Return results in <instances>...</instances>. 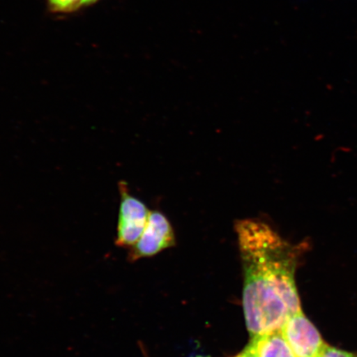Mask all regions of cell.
Wrapping results in <instances>:
<instances>
[{"mask_svg": "<svg viewBox=\"0 0 357 357\" xmlns=\"http://www.w3.org/2000/svg\"><path fill=\"white\" fill-rule=\"evenodd\" d=\"M176 243L175 231L167 216L160 211H151L141 238L129 249L128 260L133 262L154 257L164 250L174 247Z\"/></svg>", "mask_w": 357, "mask_h": 357, "instance_id": "obj_3", "label": "cell"}, {"mask_svg": "<svg viewBox=\"0 0 357 357\" xmlns=\"http://www.w3.org/2000/svg\"><path fill=\"white\" fill-rule=\"evenodd\" d=\"M245 348L257 357H297L281 331L252 337Z\"/></svg>", "mask_w": 357, "mask_h": 357, "instance_id": "obj_5", "label": "cell"}, {"mask_svg": "<svg viewBox=\"0 0 357 357\" xmlns=\"http://www.w3.org/2000/svg\"><path fill=\"white\" fill-rule=\"evenodd\" d=\"M236 357H257L255 355H253L251 351H249L247 348L242 352V354H240Z\"/></svg>", "mask_w": 357, "mask_h": 357, "instance_id": "obj_8", "label": "cell"}, {"mask_svg": "<svg viewBox=\"0 0 357 357\" xmlns=\"http://www.w3.org/2000/svg\"><path fill=\"white\" fill-rule=\"evenodd\" d=\"M319 357H357L356 352H349L339 348L326 345Z\"/></svg>", "mask_w": 357, "mask_h": 357, "instance_id": "obj_7", "label": "cell"}, {"mask_svg": "<svg viewBox=\"0 0 357 357\" xmlns=\"http://www.w3.org/2000/svg\"><path fill=\"white\" fill-rule=\"evenodd\" d=\"M281 332L297 357H319L327 345L303 312L289 316Z\"/></svg>", "mask_w": 357, "mask_h": 357, "instance_id": "obj_4", "label": "cell"}, {"mask_svg": "<svg viewBox=\"0 0 357 357\" xmlns=\"http://www.w3.org/2000/svg\"><path fill=\"white\" fill-rule=\"evenodd\" d=\"M244 273L243 307L251 337L281 331L289 316L302 312L296 274L301 245L284 240L266 222H235Z\"/></svg>", "mask_w": 357, "mask_h": 357, "instance_id": "obj_1", "label": "cell"}, {"mask_svg": "<svg viewBox=\"0 0 357 357\" xmlns=\"http://www.w3.org/2000/svg\"><path fill=\"white\" fill-rule=\"evenodd\" d=\"M84 0H47V7L52 15H66L84 8Z\"/></svg>", "mask_w": 357, "mask_h": 357, "instance_id": "obj_6", "label": "cell"}, {"mask_svg": "<svg viewBox=\"0 0 357 357\" xmlns=\"http://www.w3.org/2000/svg\"><path fill=\"white\" fill-rule=\"evenodd\" d=\"M99 1L100 0H84V8L92 6Z\"/></svg>", "mask_w": 357, "mask_h": 357, "instance_id": "obj_9", "label": "cell"}, {"mask_svg": "<svg viewBox=\"0 0 357 357\" xmlns=\"http://www.w3.org/2000/svg\"><path fill=\"white\" fill-rule=\"evenodd\" d=\"M120 205L115 244L129 248L139 240L151 211L142 201L130 194L127 182L119 181Z\"/></svg>", "mask_w": 357, "mask_h": 357, "instance_id": "obj_2", "label": "cell"}]
</instances>
